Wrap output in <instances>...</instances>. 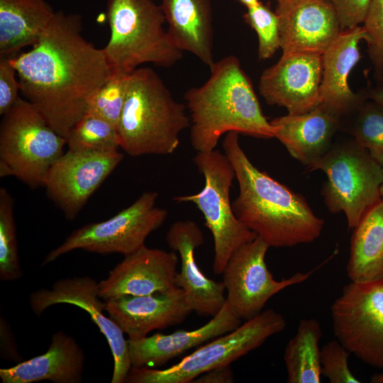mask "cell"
<instances>
[{
    "instance_id": "obj_1",
    "label": "cell",
    "mask_w": 383,
    "mask_h": 383,
    "mask_svg": "<svg viewBox=\"0 0 383 383\" xmlns=\"http://www.w3.org/2000/svg\"><path fill=\"white\" fill-rule=\"evenodd\" d=\"M82 31L80 15L55 11L32 49L9 59L22 97L66 140L112 75L103 49Z\"/></svg>"
},
{
    "instance_id": "obj_2",
    "label": "cell",
    "mask_w": 383,
    "mask_h": 383,
    "mask_svg": "<svg viewBox=\"0 0 383 383\" xmlns=\"http://www.w3.org/2000/svg\"><path fill=\"white\" fill-rule=\"evenodd\" d=\"M222 148L231 162L239 186L232 202L237 218L270 247H292L316 240L324 221L305 198L259 170L239 142V133L224 135Z\"/></svg>"
},
{
    "instance_id": "obj_3",
    "label": "cell",
    "mask_w": 383,
    "mask_h": 383,
    "mask_svg": "<svg viewBox=\"0 0 383 383\" xmlns=\"http://www.w3.org/2000/svg\"><path fill=\"white\" fill-rule=\"evenodd\" d=\"M210 72L202 85L184 94L190 114V143L196 152L215 150L220 138L229 132L274 138L273 126L263 114L238 58L226 56L214 62Z\"/></svg>"
},
{
    "instance_id": "obj_4",
    "label": "cell",
    "mask_w": 383,
    "mask_h": 383,
    "mask_svg": "<svg viewBox=\"0 0 383 383\" xmlns=\"http://www.w3.org/2000/svg\"><path fill=\"white\" fill-rule=\"evenodd\" d=\"M187 109L152 69L138 67L129 74L117 125L121 148L133 157L172 154L190 126Z\"/></svg>"
},
{
    "instance_id": "obj_5",
    "label": "cell",
    "mask_w": 383,
    "mask_h": 383,
    "mask_svg": "<svg viewBox=\"0 0 383 383\" xmlns=\"http://www.w3.org/2000/svg\"><path fill=\"white\" fill-rule=\"evenodd\" d=\"M106 18L111 34L102 49L112 72L128 74L148 63L168 68L182 58L152 0H108Z\"/></svg>"
},
{
    "instance_id": "obj_6",
    "label": "cell",
    "mask_w": 383,
    "mask_h": 383,
    "mask_svg": "<svg viewBox=\"0 0 383 383\" xmlns=\"http://www.w3.org/2000/svg\"><path fill=\"white\" fill-rule=\"evenodd\" d=\"M1 116L0 177H16L31 189L43 187L50 168L65 152L66 139L23 97Z\"/></svg>"
},
{
    "instance_id": "obj_7",
    "label": "cell",
    "mask_w": 383,
    "mask_h": 383,
    "mask_svg": "<svg viewBox=\"0 0 383 383\" xmlns=\"http://www.w3.org/2000/svg\"><path fill=\"white\" fill-rule=\"evenodd\" d=\"M193 160L204 177V186L196 194L175 196L173 200L194 204L204 216L213 240V271L222 274L233 253L257 235L237 218L233 210L230 189L235 173L226 155L215 149L196 152Z\"/></svg>"
},
{
    "instance_id": "obj_8",
    "label": "cell",
    "mask_w": 383,
    "mask_h": 383,
    "mask_svg": "<svg viewBox=\"0 0 383 383\" xmlns=\"http://www.w3.org/2000/svg\"><path fill=\"white\" fill-rule=\"evenodd\" d=\"M284 316L267 309L237 328L217 337L166 369L131 368L128 383H189L215 367L233 362L260 347L270 337L284 330Z\"/></svg>"
},
{
    "instance_id": "obj_9",
    "label": "cell",
    "mask_w": 383,
    "mask_h": 383,
    "mask_svg": "<svg viewBox=\"0 0 383 383\" xmlns=\"http://www.w3.org/2000/svg\"><path fill=\"white\" fill-rule=\"evenodd\" d=\"M307 169L326 174L321 192L325 204L330 212L345 213L349 228L382 199L381 165L354 139L331 148Z\"/></svg>"
},
{
    "instance_id": "obj_10",
    "label": "cell",
    "mask_w": 383,
    "mask_h": 383,
    "mask_svg": "<svg viewBox=\"0 0 383 383\" xmlns=\"http://www.w3.org/2000/svg\"><path fill=\"white\" fill-rule=\"evenodd\" d=\"M157 192L143 193L132 204L111 218L87 223L74 231L45 257L43 265L81 249L99 254H131L145 245L147 237L166 221L165 209L156 206Z\"/></svg>"
},
{
    "instance_id": "obj_11",
    "label": "cell",
    "mask_w": 383,
    "mask_h": 383,
    "mask_svg": "<svg viewBox=\"0 0 383 383\" xmlns=\"http://www.w3.org/2000/svg\"><path fill=\"white\" fill-rule=\"evenodd\" d=\"M331 317L337 340L365 363L383 370V279L345 285Z\"/></svg>"
},
{
    "instance_id": "obj_12",
    "label": "cell",
    "mask_w": 383,
    "mask_h": 383,
    "mask_svg": "<svg viewBox=\"0 0 383 383\" xmlns=\"http://www.w3.org/2000/svg\"><path fill=\"white\" fill-rule=\"evenodd\" d=\"M269 248L256 236L233 253L223 271L226 302L240 319L247 321L258 315L271 297L287 287L305 282L318 269L276 280L265 262Z\"/></svg>"
},
{
    "instance_id": "obj_13",
    "label": "cell",
    "mask_w": 383,
    "mask_h": 383,
    "mask_svg": "<svg viewBox=\"0 0 383 383\" xmlns=\"http://www.w3.org/2000/svg\"><path fill=\"white\" fill-rule=\"evenodd\" d=\"M122 160L118 150L68 149L50 168L43 187L65 216L73 220Z\"/></svg>"
},
{
    "instance_id": "obj_14",
    "label": "cell",
    "mask_w": 383,
    "mask_h": 383,
    "mask_svg": "<svg viewBox=\"0 0 383 383\" xmlns=\"http://www.w3.org/2000/svg\"><path fill=\"white\" fill-rule=\"evenodd\" d=\"M99 286L94 278L85 276L62 279L50 289H40L31 293L30 304L37 316L48 307L69 304L85 310L105 336L113 358L111 383H123L131 370L128 341L119 326L104 314L106 303L99 299Z\"/></svg>"
},
{
    "instance_id": "obj_15",
    "label": "cell",
    "mask_w": 383,
    "mask_h": 383,
    "mask_svg": "<svg viewBox=\"0 0 383 383\" xmlns=\"http://www.w3.org/2000/svg\"><path fill=\"white\" fill-rule=\"evenodd\" d=\"M321 55L282 53L262 72L259 92L270 106L284 107L290 114L303 113L321 104Z\"/></svg>"
},
{
    "instance_id": "obj_16",
    "label": "cell",
    "mask_w": 383,
    "mask_h": 383,
    "mask_svg": "<svg viewBox=\"0 0 383 383\" xmlns=\"http://www.w3.org/2000/svg\"><path fill=\"white\" fill-rule=\"evenodd\" d=\"M275 13L282 53L322 55L342 30L328 0H283L277 3Z\"/></svg>"
},
{
    "instance_id": "obj_17",
    "label": "cell",
    "mask_w": 383,
    "mask_h": 383,
    "mask_svg": "<svg viewBox=\"0 0 383 383\" xmlns=\"http://www.w3.org/2000/svg\"><path fill=\"white\" fill-rule=\"evenodd\" d=\"M178 256L174 251L148 248L145 245L124 256L99 282L104 300L123 295L144 296L166 292L176 285Z\"/></svg>"
},
{
    "instance_id": "obj_18",
    "label": "cell",
    "mask_w": 383,
    "mask_h": 383,
    "mask_svg": "<svg viewBox=\"0 0 383 383\" xmlns=\"http://www.w3.org/2000/svg\"><path fill=\"white\" fill-rule=\"evenodd\" d=\"M165 240L171 250L179 253L181 260L177 287L184 291L193 311L213 317L226 302V289L222 282L206 277L196 263L194 251L204 243L200 227L192 220H178L168 229Z\"/></svg>"
},
{
    "instance_id": "obj_19",
    "label": "cell",
    "mask_w": 383,
    "mask_h": 383,
    "mask_svg": "<svg viewBox=\"0 0 383 383\" xmlns=\"http://www.w3.org/2000/svg\"><path fill=\"white\" fill-rule=\"evenodd\" d=\"M104 301L109 316L131 340L144 338L154 330L179 325L193 312L179 287L166 292L123 295Z\"/></svg>"
},
{
    "instance_id": "obj_20",
    "label": "cell",
    "mask_w": 383,
    "mask_h": 383,
    "mask_svg": "<svg viewBox=\"0 0 383 383\" xmlns=\"http://www.w3.org/2000/svg\"><path fill=\"white\" fill-rule=\"evenodd\" d=\"M363 26L342 30L337 38L322 54L321 104L342 118L353 115L366 99L364 93L353 92L348 78L361 56L359 44L367 40Z\"/></svg>"
},
{
    "instance_id": "obj_21",
    "label": "cell",
    "mask_w": 383,
    "mask_h": 383,
    "mask_svg": "<svg viewBox=\"0 0 383 383\" xmlns=\"http://www.w3.org/2000/svg\"><path fill=\"white\" fill-rule=\"evenodd\" d=\"M240 321L226 302L208 323L195 330L128 339L131 368L162 366L193 348L233 331Z\"/></svg>"
},
{
    "instance_id": "obj_22",
    "label": "cell",
    "mask_w": 383,
    "mask_h": 383,
    "mask_svg": "<svg viewBox=\"0 0 383 383\" xmlns=\"http://www.w3.org/2000/svg\"><path fill=\"white\" fill-rule=\"evenodd\" d=\"M340 123V116L321 104L306 113H288L270 121L274 138L306 168L330 150Z\"/></svg>"
},
{
    "instance_id": "obj_23",
    "label": "cell",
    "mask_w": 383,
    "mask_h": 383,
    "mask_svg": "<svg viewBox=\"0 0 383 383\" xmlns=\"http://www.w3.org/2000/svg\"><path fill=\"white\" fill-rule=\"evenodd\" d=\"M84 354L71 336L62 331L52 335L48 350L43 355L13 367L0 370L3 383H33L49 380L55 383L82 381Z\"/></svg>"
},
{
    "instance_id": "obj_24",
    "label": "cell",
    "mask_w": 383,
    "mask_h": 383,
    "mask_svg": "<svg viewBox=\"0 0 383 383\" xmlns=\"http://www.w3.org/2000/svg\"><path fill=\"white\" fill-rule=\"evenodd\" d=\"M160 6L174 44L210 69L216 62L211 1L162 0Z\"/></svg>"
},
{
    "instance_id": "obj_25",
    "label": "cell",
    "mask_w": 383,
    "mask_h": 383,
    "mask_svg": "<svg viewBox=\"0 0 383 383\" xmlns=\"http://www.w3.org/2000/svg\"><path fill=\"white\" fill-rule=\"evenodd\" d=\"M55 13L46 0H0V57L12 59L35 45Z\"/></svg>"
},
{
    "instance_id": "obj_26",
    "label": "cell",
    "mask_w": 383,
    "mask_h": 383,
    "mask_svg": "<svg viewBox=\"0 0 383 383\" xmlns=\"http://www.w3.org/2000/svg\"><path fill=\"white\" fill-rule=\"evenodd\" d=\"M346 270L353 282L383 279V199L353 228Z\"/></svg>"
},
{
    "instance_id": "obj_27",
    "label": "cell",
    "mask_w": 383,
    "mask_h": 383,
    "mask_svg": "<svg viewBox=\"0 0 383 383\" xmlns=\"http://www.w3.org/2000/svg\"><path fill=\"white\" fill-rule=\"evenodd\" d=\"M320 323L303 318L285 348L284 360L288 383H319L321 379Z\"/></svg>"
},
{
    "instance_id": "obj_28",
    "label": "cell",
    "mask_w": 383,
    "mask_h": 383,
    "mask_svg": "<svg viewBox=\"0 0 383 383\" xmlns=\"http://www.w3.org/2000/svg\"><path fill=\"white\" fill-rule=\"evenodd\" d=\"M67 145L72 150L106 152L118 151L121 148L117 127L88 112L71 131Z\"/></svg>"
},
{
    "instance_id": "obj_29",
    "label": "cell",
    "mask_w": 383,
    "mask_h": 383,
    "mask_svg": "<svg viewBox=\"0 0 383 383\" xmlns=\"http://www.w3.org/2000/svg\"><path fill=\"white\" fill-rule=\"evenodd\" d=\"M22 277L18 254L13 215V199L4 187L0 188V279L13 281Z\"/></svg>"
},
{
    "instance_id": "obj_30",
    "label": "cell",
    "mask_w": 383,
    "mask_h": 383,
    "mask_svg": "<svg viewBox=\"0 0 383 383\" xmlns=\"http://www.w3.org/2000/svg\"><path fill=\"white\" fill-rule=\"evenodd\" d=\"M353 116L351 134L353 139L381 165L383 162V106L366 99Z\"/></svg>"
},
{
    "instance_id": "obj_31",
    "label": "cell",
    "mask_w": 383,
    "mask_h": 383,
    "mask_svg": "<svg viewBox=\"0 0 383 383\" xmlns=\"http://www.w3.org/2000/svg\"><path fill=\"white\" fill-rule=\"evenodd\" d=\"M129 74L112 72L91 99L87 112L117 127L126 98Z\"/></svg>"
},
{
    "instance_id": "obj_32",
    "label": "cell",
    "mask_w": 383,
    "mask_h": 383,
    "mask_svg": "<svg viewBox=\"0 0 383 383\" xmlns=\"http://www.w3.org/2000/svg\"><path fill=\"white\" fill-rule=\"evenodd\" d=\"M243 18L257 35L258 58L269 59L280 48L279 21L275 11L260 1L247 9Z\"/></svg>"
},
{
    "instance_id": "obj_33",
    "label": "cell",
    "mask_w": 383,
    "mask_h": 383,
    "mask_svg": "<svg viewBox=\"0 0 383 383\" xmlns=\"http://www.w3.org/2000/svg\"><path fill=\"white\" fill-rule=\"evenodd\" d=\"M362 26L368 36L367 52L379 80L383 79V0H371Z\"/></svg>"
},
{
    "instance_id": "obj_34",
    "label": "cell",
    "mask_w": 383,
    "mask_h": 383,
    "mask_svg": "<svg viewBox=\"0 0 383 383\" xmlns=\"http://www.w3.org/2000/svg\"><path fill=\"white\" fill-rule=\"evenodd\" d=\"M350 353L338 340L326 343L321 349V374L331 383H360L348 365Z\"/></svg>"
},
{
    "instance_id": "obj_35",
    "label": "cell",
    "mask_w": 383,
    "mask_h": 383,
    "mask_svg": "<svg viewBox=\"0 0 383 383\" xmlns=\"http://www.w3.org/2000/svg\"><path fill=\"white\" fill-rule=\"evenodd\" d=\"M20 84L10 60L0 57V115L4 114L20 97Z\"/></svg>"
},
{
    "instance_id": "obj_36",
    "label": "cell",
    "mask_w": 383,
    "mask_h": 383,
    "mask_svg": "<svg viewBox=\"0 0 383 383\" xmlns=\"http://www.w3.org/2000/svg\"><path fill=\"white\" fill-rule=\"evenodd\" d=\"M335 7L342 30L363 23L371 0H328Z\"/></svg>"
},
{
    "instance_id": "obj_37",
    "label": "cell",
    "mask_w": 383,
    "mask_h": 383,
    "mask_svg": "<svg viewBox=\"0 0 383 383\" xmlns=\"http://www.w3.org/2000/svg\"><path fill=\"white\" fill-rule=\"evenodd\" d=\"M192 382L195 383H233V373L229 365H224L211 369L196 378Z\"/></svg>"
},
{
    "instance_id": "obj_38",
    "label": "cell",
    "mask_w": 383,
    "mask_h": 383,
    "mask_svg": "<svg viewBox=\"0 0 383 383\" xmlns=\"http://www.w3.org/2000/svg\"><path fill=\"white\" fill-rule=\"evenodd\" d=\"M367 99H371L383 106V79L377 80L375 87L363 92Z\"/></svg>"
},
{
    "instance_id": "obj_39",
    "label": "cell",
    "mask_w": 383,
    "mask_h": 383,
    "mask_svg": "<svg viewBox=\"0 0 383 383\" xmlns=\"http://www.w3.org/2000/svg\"><path fill=\"white\" fill-rule=\"evenodd\" d=\"M238 1L242 4H243L247 9L254 6L260 2L259 0H238Z\"/></svg>"
},
{
    "instance_id": "obj_40",
    "label": "cell",
    "mask_w": 383,
    "mask_h": 383,
    "mask_svg": "<svg viewBox=\"0 0 383 383\" xmlns=\"http://www.w3.org/2000/svg\"><path fill=\"white\" fill-rule=\"evenodd\" d=\"M372 383H383V372L379 374H374L371 378Z\"/></svg>"
},
{
    "instance_id": "obj_41",
    "label": "cell",
    "mask_w": 383,
    "mask_h": 383,
    "mask_svg": "<svg viewBox=\"0 0 383 383\" xmlns=\"http://www.w3.org/2000/svg\"><path fill=\"white\" fill-rule=\"evenodd\" d=\"M381 167H382V182L380 185V196H381V199H383V162L381 165Z\"/></svg>"
},
{
    "instance_id": "obj_42",
    "label": "cell",
    "mask_w": 383,
    "mask_h": 383,
    "mask_svg": "<svg viewBox=\"0 0 383 383\" xmlns=\"http://www.w3.org/2000/svg\"><path fill=\"white\" fill-rule=\"evenodd\" d=\"M276 1H277V3H279V2H281L283 0H276Z\"/></svg>"
}]
</instances>
